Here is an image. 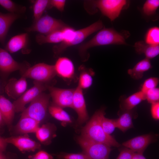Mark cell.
Masks as SVG:
<instances>
[{
    "instance_id": "obj_23",
    "label": "cell",
    "mask_w": 159,
    "mask_h": 159,
    "mask_svg": "<svg viewBox=\"0 0 159 159\" xmlns=\"http://www.w3.org/2000/svg\"><path fill=\"white\" fill-rule=\"evenodd\" d=\"M152 67L150 60L145 58L138 62L132 68L128 69L127 73L133 79L139 80L143 77L145 72Z\"/></svg>"
},
{
    "instance_id": "obj_22",
    "label": "cell",
    "mask_w": 159,
    "mask_h": 159,
    "mask_svg": "<svg viewBox=\"0 0 159 159\" xmlns=\"http://www.w3.org/2000/svg\"><path fill=\"white\" fill-rule=\"evenodd\" d=\"M0 111L4 122L8 125H11L15 112L13 105L9 100L0 95Z\"/></svg>"
},
{
    "instance_id": "obj_16",
    "label": "cell",
    "mask_w": 159,
    "mask_h": 159,
    "mask_svg": "<svg viewBox=\"0 0 159 159\" xmlns=\"http://www.w3.org/2000/svg\"><path fill=\"white\" fill-rule=\"evenodd\" d=\"M54 65L56 74L63 79L70 80L74 77V65L69 58L64 57H59Z\"/></svg>"
},
{
    "instance_id": "obj_13",
    "label": "cell",
    "mask_w": 159,
    "mask_h": 159,
    "mask_svg": "<svg viewBox=\"0 0 159 159\" xmlns=\"http://www.w3.org/2000/svg\"><path fill=\"white\" fill-rule=\"evenodd\" d=\"M5 139L7 143L12 144L23 153L34 152L41 148L39 143L25 135L12 136Z\"/></svg>"
},
{
    "instance_id": "obj_4",
    "label": "cell",
    "mask_w": 159,
    "mask_h": 159,
    "mask_svg": "<svg viewBox=\"0 0 159 159\" xmlns=\"http://www.w3.org/2000/svg\"><path fill=\"white\" fill-rule=\"evenodd\" d=\"M77 142L83 150V153L89 159H109L111 147L101 143L85 138L81 136Z\"/></svg>"
},
{
    "instance_id": "obj_7",
    "label": "cell",
    "mask_w": 159,
    "mask_h": 159,
    "mask_svg": "<svg viewBox=\"0 0 159 159\" xmlns=\"http://www.w3.org/2000/svg\"><path fill=\"white\" fill-rule=\"evenodd\" d=\"M95 7L111 21L120 15L122 10L128 6L129 1L125 0H98L92 1Z\"/></svg>"
},
{
    "instance_id": "obj_27",
    "label": "cell",
    "mask_w": 159,
    "mask_h": 159,
    "mask_svg": "<svg viewBox=\"0 0 159 159\" xmlns=\"http://www.w3.org/2000/svg\"><path fill=\"white\" fill-rule=\"evenodd\" d=\"M50 115L56 119L62 122L64 124L71 123V118L69 114L63 110V108L54 105L48 107Z\"/></svg>"
},
{
    "instance_id": "obj_24",
    "label": "cell",
    "mask_w": 159,
    "mask_h": 159,
    "mask_svg": "<svg viewBox=\"0 0 159 159\" xmlns=\"http://www.w3.org/2000/svg\"><path fill=\"white\" fill-rule=\"evenodd\" d=\"M145 100V94L140 90L122 100L120 104V108L122 110H132Z\"/></svg>"
},
{
    "instance_id": "obj_18",
    "label": "cell",
    "mask_w": 159,
    "mask_h": 159,
    "mask_svg": "<svg viewBox=\"0 0 159 159\" xmlns=\"http://www.w3.org/2000/svg\"><path fill=\"white\" fill-rule=\"evenodd\" d=\"M20 16L19 14L0 12V43H5L8 31L13 22Z\"/></svg>"
},
{
    "instance_id": "obj_20",
    "label": "cell",
    "mask_w": 159,
    "mask_h": 159,
    "mask_svg": "<svg viewBox=\"0 0 159 159\" xmlns=\"http://www.w3.org/2000/svg\"><path fill=\"white\" fill-rule=\"evenodd\" d=\"M56 130V127L53 124L48 123L39 127L35 133L37 138L41 143L48 144L55 136Z\"/></svg>"
},
{
    "instance_id": "obj_34",
    "label": "cell",
    "mask_w": 159,
    "mask_h": 159,
    "mask_svg": "<svg viewBox=\"0 0 159 159\" xmlns=\"http://www.w3.org/2000/svg\"><path fill=\"white\" fill-rule=\"evenodd\" d=\"M159 82V78L155 77H149L143 82L140 91L145 94L148 90L157 87Z\"/></svg>"
},
{
    "instance_id": "obj_25",
    "label": "cell",
    "mask_w": 159,
    "mask_h": 159,
    "mask_svg": "<svg viewBox=\"0 0 159 159\" xmlns=\"http://www.w3.org/2000/svg\"><path fill=\"white\" fill-rule=\"evenodd\" d=\"M132 110H121V112L119 114V117L116 119V128L123 132L133 127Z\"/></svg>"
},
{
    "instance_id": "obj_9",
    "label": "cell",
    "mask_w": 159,
    "mask_h": 159,
    "mask_svg": "<svg viewBox=\"0 0 159 159\" xmlns=\"http://www.w3.org/2000/svg\"><path fill=\"white\" fill-rule=\"evenodd\" d=\"M33 86L25 91L13 103L15 112H22L26 105L30 102L41 93L47 89L48 85L34 81Z\"/></svg>"
},
{
    "instance_id": "obj_26",
    "label": "cell",
    "mask_w": 159,
    "mask_h": 159,
    "mask_svg": "<svg viewBox=\"0 0 159 159\" xmlns=\"http://www.w3.org/2000/svg\"><path fill=\"white\" fill-rule=\"evenodd\" d=\"M62 30L47 35L39 34L36 37V41L40 45L48 43H61L63 41Z\"/></svg>"
},
{
    "instance_id": "obj_37",
    "label": "cell",
    "mask_w": 159,
    "mask_h": 159,
    "mask_svg": "<svg viewBox=\"0 0 159 159\" xmlns=\"http://www.w3.org/2000/svg\"><path fill=\"white\" fill-rule=\"evenodd\" d=\"M66 1L65 0H49V8L54 7L61 12L63 11L65 5Z\"/></svg>"
},
{
    "instance_id": "obj_38",
    "label": "cell",
    "mask_w": 159,
    "mask_h": 159,
    "mask_svg": "<svg viewBox=\"0 0 159 159\" xmlns=\"http://www.w3.org/2000/svg\"><path fill=\"white\" fill-rule=\"evenodd\" d=\"M135 153L130 149L125 147L121 150L116 159H132Z\"/></svg>"
},
{
    "instance_id": "obj_8",
    "label": "cell",
    "mask_w": 159,
    "mask_h": 159,
    "mask_svg": "<svg viewBox=\"0 0 159 159\" xmlns=\"http://www.w3.org/2000/svg\"><path fill=\"white\" fill-rule=\"evenodd\" d=\"M56 74L54 65L42 63L30 67L22 74V76L46 83L52 79Z\"/></svg>"
},
{
    "instance_id": "obj_32",
    "label": "cell",
    "mask_w": 159,
    "mask_h": 159,
    "mask_svg": "<svg viewBox=\"0 0 159 159\" xmlns=\"http://www.w3.org/2000/svg\"><path fill=\"white\" fill-rule=\"evenodd\" d=\"M159 6L158 0H147L143 5L142 11L144 15L150 17L155 14Z\"/></svg>"
},
{
    "instance_id": "obj_19",
    "label": "cell",
    "mask_w": 159,
    "mask_h": 159,
    "mask_svg": "<svg viewBox=\"0 0 159 159\" xmlns=\"http://www.w3.org/2000/svg\"><path fill=\"white\" fill-rule=\"evenodd\" d=\"M28 40V34L23 33L12 37L9 41L6 46L8 52L13 53L25 48Z\"/></svg>"
},
{
    "instance_id": "obj_15",
    "label": "cell",
    "mask_w": 159,
    "mask_h": 159,
    "mask_svg": "<svg viewBox=\"0 0 159 159\" xmlns=\"http://www.w3.org/2000/svg\"><path fill=\"white\" fill-rule=\"evenodd\" d=\"M27 86L25 77L22 76L19 79L12 78L5 85L4 90L9 97L16 100L26 91Z\"/></svg>"
},
{
    "instance_id": "obj_11",
    "label": "cell",
    "mask_w": 159,
    "mask_h": 159,
    "mask_svg": "<svg viewBox=\"0 0 159 159\" xmlns=\"http://www.w3.org/2000/svg\"><path fill=\"white\" fill-rule=\"evenodd\" d=\"M47 89L49 91L53 105L62 108H72L75 89L59 88L49 85Z\"/></svg>"
},
{
    "instance_id": "obj_14",
    "label": "cell",
    "mask_w": 159,
    "mask_h": 159,
    "mask_svg": "<svg viewBox=\"0 0 159 159\" xmlns=\"http://www.w3.org/2000/svg\"><path fill=\"white\" fill-rule=\"evenodd\" d=\"M154 138L150 134L138 136L125 141L122 145L136 153L143 154L147 147L153 141Z\"/></svg>"
},
{
    "instance_id": "obj_5",
    "label": "cell",
    "mask_w": 159,
    "mask_h": 159,
    "mask_svg": "<svg viewBox=\"0 0 159 159\" xmlns=\"http://www.w3.org/2000/svg\"><path fill=\"white\" fill-rule=\"evenodd\" d=\"M50 97L49 94L41 93L30 102L21 115L29 117L40 122L46 115Z\"/></svg>"
},
{
    "instance_id": "obj_12",
    "label": "cell",
    "mask_w": 159,
    "mask_h": 159,
    "mask_svg": "<svg viewBox=\"0 0 159 159\" xmlns=\"http://www.w3.org/2000/svg\"><path fill=\"white\" fill-rule=\"evenodd\" d=\"M72 108L77 113L79 124H82L88 120V116L82 90L78 86L74 89Z\"/></svg>"
},
{
    "instance_id": "obj_42",
    "label": "cell",
    "mask_w": 159,
    "mask_h": 159,
    "mask_svg": "<svg viewBox=\"0 0 159 159\" xmlns=\"http://www.w3.org/2000/svg\"><path fill=\"white\" fill-rule=\"evenodd\" d=\"M132 159H146L143 155V154L135 153Z\"/></svg>"
},
{
    "instance_id": "obj_40",
    "label": "cell",
    "mask_w": 159,
    "mask_h": 159,
    "mask_svg": "<svg viewBox=\"0 0 159 159\" xmlns=\"http://www.w3.org/2000/svg\"><path fill=\"white\" fill-rule=\"evenodd\" d=\"M150 112L152 117L155 120L159 119V102L151 104Z\"/></svg>"
},
{
    "instance_id": "obj_36",
    "label": "cell",
    "mask_w": 159,
    "mask_h": 159,
    "mask_svg": "<svg viewBox=\"0 0 159 159\" xmlns=\"http://www.w3.org/2000/svg\"><path fill=\"white\" fill-rule=\"evenodd\" d=\"M57 159H89L84 153H68L62 152L56 155Z\"/></svg>"
},
{
    "instance_id": "obj_1",
    "label": "cell",
    "mask_w": 159,
    "mask_h": 159,
    "mask_svg": "<svg viewBox=\"0 0 159 159\" xmlns=\"http://www.w3.org/2000/svg\"><path fill=\"white\" fill-rule=\"evenodd\" d=\"M130 35L129 32L127 30L119 32L113 28L104 27L91 39L80 45L78 47L79 54L82 60L86 61L89 57L87 52L89 49L108 45H127L126 40Z\"/></svg>"
},
{
    "instance_id": "obj_43",
    "label": "cell",
    "mask_w": 159,
    "mask_h": 159,
    "mask_svg": "<svg viewBox=\"0 0 159 159\" xmlns=\"http://www.w3.org/2000/svg\"><path fill=\"white\" fill-rule=\"evenodd\" d=\"M0 159H8L6 157L3 153V152L0 151Z\"/></svg>"
},
{
    "instance_id": "obj_30",
    "label": "cell",
    "mask_w": 159,
    "mask_h": 159,
    "mask_svg": "<svg viewBox=\"0 0 159 159\" xmlns=\"http://www.w3.org/2000/svg\"><path fill=\"white\" fill-rule=\"evenodd\" d=\"M0 5L10 13L19 14L26 10L25 6L18 5L10 0H0Z\"/></svg>"
},
{
    "instance_id": "obj_28",
    "label": "cell",
    "mask_w": 159,
    "mask_h": 159,
    "mask_svg": "<svg viewBox=\"0 0 159 159\" xmlns=\"http://www.w3.org/2000/svg\"><path fill=\"white\" fill-rule=\"evenodd\" d=\"M81 70L78 86L82 90L90 87L93 82L92 76L94 74L93 72L91 70H87L84 66H81L80 67Z\"/></svg>"
},
{
    "instance_id": "obj_29",
    "label": "cell",
    "mask_w": 159,
    "mask_h": 159,
    "mask_svg": "<svg viewBox=\"0 0 159 159\" xmlns=\"http://www.w3.org/2000/svg\"><path fill=\"white\" fill-rule=\"evenodd\" d=\"M49 0H36L33 1V10L34 21L42 16L44 11L49 8Z\"/></svg>"
},
{
    "instance_id": "obj_21",
    "label": "cell",
    "mask_w": 159,
    "mask_h": 159,
    "mask_svg": "<svg viewBox=\"0 0 159 159\" xmlns=\"http://www.w3.org/2000/svg\"><path fill=\"white\" fill-rule=\"evenodd\" d=\"M134 47L137 53L144 54L145 58L150 60L156 57L159 54V45H150L145 41H140L135 43Z\"/></svg>"
},
{
    "instance_id": "obj_41",
    "label": "cell",
    "mask_w": 159,
    "mask_h": 159,
    "mask_svg": "<svg viewBox=\"0 0 159 159\" xmlns=\"http://www.w3.org/2000/svg\"><path fill=\"white\" fill-rule=\"evenodd\" d=\"M7 144L5 138L0 137V151L3 152L5 150Z\"/></svg>"
},
{
    "instance_id": "obj_6",
    "label": "cell",
    "mask_w": 159,
    "mask_h": 159,
    "mask_svg": "<svg viewBox=\"0 0 159 159\" xmlns=\"http://www.w3.org/2000/svg\"><path fill=\"white\" fill-rule=\"evenodd\" d=\"M68 25L62 20L46 14L42 16L26 30L27 32H37L39 34L47 35L61 30Z\"/></svg>"
},
{
    "instance_id": "obj_31",
    "label": "cell",
    "mask_w": 159,
    "mask_h": 159,
    "mask_svg": "<svg viewBox=\"0 0 159 159\" xmlns=\"http://www.w3.org/2000/svg\"><path fill=\"white\" fill-rule=\"evenodd\" d=\"M146 43L153 45L159 44V28L154 26L150 28L147 31L145 37Z\"/></svg>"
},
{
    "instance_id": "obj_33",
    "label": "cell",
    "mask_w": 159,
    "mask_h": 159,
    "mask_svg": "<svg viewBox=\"0 0 159 159\" xmlns=\"http://www.w3.org/2000/svg\"><path fill=\"white\" fill-rule=\"evenodd\" d=\"M101 123L104 132L108 135L112 133L116 128V119H109L104 116Z\"/></svg>"
},
{
    "instance_id": "obj_35",
    "label": "cell",
    "mask_w": 159,
    "mask_h": 159,
    "mask_svg": "<svg viewBox=\"0 0 159 159\" xmlns=\"http://www.w3.org/2000/svg\"><path fill=\"white\" fill-rule=\"evenodd\" d=\"M145 100L151 104L159 102V89L157 87L150 89L145 94Z\"/></svg>"
},
{
    "instance_id": "obj_17",
    "label": "cell",
    "mask_w": 159,
    "mask_h": 159,
    "mask_svg": "<svg viewBox=\"0 0 159 159\" xmlns=\"http://www.w3.org/2000/svg\"><path fill=\"white\" fill-rule=\"evenodd\" d=\"M40 122L29 117L21 115L15 127V132L19 134L35 132L39 127Z\"/></svg>"
},
{
    "instance_id": "obj_39",
    "label": "cell",
    "mask_w": 159,
    "mask_h": 159,
    "mask_svg": "<svg viewBox=\"0 0 159 159\" xmlns=\"http://www.w3.org/2000/svg\"><path fill=\"white\" fill-rule=\"evenodd\" d=\"M53 158L51 155L44 150L39 151L35 154L29 157V159H53Z\"/></svg>"
},
{
    "instance_id": "obj_10",
    "label": "cell",
    "mask_w": 159,
    "mask_h": 159,
    "mask_svg": "<svg viewBox=\"0 0 159 159\" xmlns=\"http://www.w3.org/2000/svg\"><path fill=\"white\" fill-rule=\"evenodd\" d=\"M30 67L27 62H17L7 51L0 47V72L2 75L17 70H19L22 74Z\"/></svg>"
},
{
    "instance_id": "obj_45",
    "label": "cell",
    "mask_w": 159,
    "mask_h": 159,
    "mask_svg": "<svg viewBox=\"0 0 159 159\" xmlns=\"http://www.w3.org/2000/svg\"><path fill=\"white\" fill-rule=\"evenodd\" d=\"M7 158H8V159H12L11 158H8V157H7Z\"/></svg>"
},
{
    "instance_id": "obj_3",
    "label": "cell",
    "mask_w": 159,
    "mask_h": 159,
    "mask_svg": "<svg viewBox=\"0 0 159 159\" xmlns=\"http://www.w3.org/2000/svg\"><path fill=\"white\" fill-rule=\"evenodd\" d=\"M104 26L102 21L99 20L87 27L75 30L72 37L69 40L62 42L53 47L54 57H57L67 48L81 43L93 33L104 28Z\"/></svg>"
},
{
    "instance_id": "obj_44",
    "label": "cell",
    "mask_w": 159,
    "mask_h": 159,
    "mask_svg": "<svg viewBox=\"0 0 159 159\" xmlns=\"http://www.w3.org/2000/svg\"><path fill=\"white\" fill-rule=\"evenodd\" d=\"M3 122H4V121L0 111V125Z\"/></svg>"
},
{
    "instance_id": "obj_2",
    "label": "cell",
    "mask_w": 159,
    "mask_h": 159,
    "mask_svg": "<svg viewBox=\"0 0 159 159\" xmlns=\"http://www.w3.org/2000/svg\"><path fill=\"white\" fill-rule=\"evenodd\" d=\"M105 114L104 107L96 111L82 129L81 136L85 138L104 143L110 147H119L120 146L119 143L113 137L106 134L103 129L101 122Z\"/></svg>"
}]
</instances>
